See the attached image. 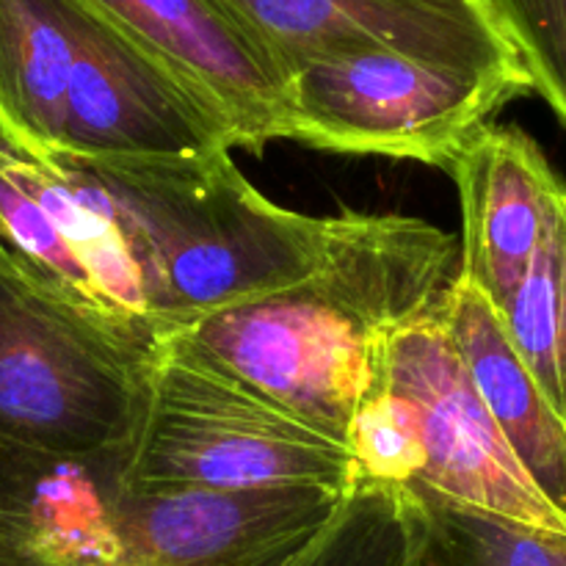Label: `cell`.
<instances>
[{"label": "cell", "mask_w": 566, "mask_h": 566, "mask_svg": "<svg viewBox=\"0 0 566 566\" xmlns=\"http://www.w3.org/2000/svg\"><path fill=\"white\" fill-rule=\"evenodd\" d=\"M72 160L114 205L164 343L216 310L307 280L329 252L332 219L274 205L230 153Z\"/></svg>", "instance_id": "7a4b0ae2"}, {"label": "cell", "mask_w": 566, "mask_h": 566, "mask_svg": "<svg viewBox=\"0 0 566 566\" xmlns=\"http://www.w3.org/2000/svg\"><path fill=\"white\" fill-rule=\"evenodd\" d=\"M348 490H202L130 479L125 528L142 566H291L329 525Z\"/></svg>", "instance_id": "30bf717a"}, {"label": "cell", "mask_w": 566, "mask_h": 566, "mask_svg": "<svg viewBox=\"0 0 566 566\" xmlns=\"http://www.w3.org/2000/svg\"><path fill=\"white\" fill-rule=\"evenodd\" d=\"M437 307L392 332L381 346V370L412 403L423 446V468L409 486L566 531V520L536 490L497 431Z\"/></svg>", "instance_id": "ba28073f"}, {"label": "cell", "mask_w": 566, "mask_h": 566, "mask_svg": "<svg viewBox=\"0 0 566 566\" xmlns=\"http://www.w3.org/2000/svg\"><path fill=\"white\" fill-rule=\"evenodd\" d=\"M291 566H412L401 486L354 484Z\"/></svg>", "instance_id": "e0dca14e"}, {"label": "cell", "mask_w": 566, "mask_h": 566, "mask_svg": "<svg viewBox=\"0 0 566 566\" xmlns=\"http://www.w3.org/2000/svg\"><path fill=\"white\" fill-rule=\"evenodd\" d=\"M462 205L459 276L497 310L556 227L566 182L531 136L486 125L451 164Z\"/></svg>", "instance_id": "4fadbf2b"}, {"label": "cell", "mask_w": 566, "mask_h": 566, "mask_svg": "<svg viewBox=\"0 0 566 566\" xmlns=\"http://www.w3.org/2000/svg\"><path fill=\"white\" fill-rule=\"evenodd\" d=\"M528 70L531 86L566 127V0H486Z\"/></svg>", "instance_id": "ac0fdd59"}, {"label": "cell", "mask_w": 566, "mask_h": 566, "mask_svg": "<svg viewBox=\"0 0 566 566\" xmlns=\"http://www.w3.org/2000/svg\"><path fill=\"white\" fill-rule=\"evenodd\" d=\"M130 475L147 486L352 490L354 459L280 403L160 346Z\"/></svg>", "instance_id": "277c9868"}, {"label": "cell", "mask_w": 566, "mask_h": 566, "mask_svg": "<svg viewBox=\"0 0 566 566\" xmlns=\"http://www.w3.org/2000/svg\"><path fill=\"white\" fill-rule=\"evenodd\" d=\"M158 354L94 324L0 249L3 442L55 453L130 446Z\"/></svg>", "instance_id": "3957f363"}, {"label": "cell", "mask_w": 566, "mask_h": 566, "mask_svg": "<svg viewBox=\"0 0 566 566\" xmlns=\"http://www.w3.org/2000/svg\"><path fill=\"white\" fill-rule=\"evenodd\" d=\"M232 147L235 127L208 94L81 0L59 158H197Z\"/></svg>", "instance_id": "52a82bcc"}, {"label": "cell", "mask_w": 566, "mask_h": 566, "mask_svg": "<svg viewBox=\"0 0 566 566\" xmlns=\"http://www.w3.org/2000/svg\"><path fill=\"white\" fill-rule=\"evenodd\" d=\"M130 453L0 440V566H142L125 528Z\"/></svg>", "instance_id": "8fae6325"}, {"label": "cell", "mask_w": 566, "mask_h": 566, "mask_svg": "<svg viewBox=\"0 0 566 566\" xmlns=\"http://www.w3.org/2000/svg\"><path fill=\"white\" fill-rule=\"evenodd\" d=\"M291 72L318 59L396 50L429 64L506 75L528 70L486 0H221ZM534 88V86H531Z\"/></svg>", "instance_id": "9c48e42d"}, {"label": "cell", "mask_w": 566, "mask_h": 566, "mask_svg": "<svg viewBox=\"0 0 566 566\" xmlns=\"http://www.w3.org/2000/svg\"><path fill=\"white\" fill-rule=\"evenodd\" d=\"M0 249L94 324L160 352L114 205L72 158H39L0 136Z\"/></svg>", "instance_id": "8992f818"}, {"label": "cell", "mask_w": 566, "mask_h": 566, "mask_svg": "<svg viewBox=\"0 0 566 566\" xmlns=\"http://www.w3.org/2000/svg\"><path fill=\"white\" fill-rule=\"evenodd\" d=\"M412 566H566V531L401 486Z\"/></svg>", "instance_id": "9a60e30c"}, {"label": "cell", "mask_w": 566, "mask_h": 566, "mask_svg": "<svg viewBox=\"0 0 566 566\" xmlns=\"http://www.w3.org/2000/svg\"><path fill=\"white\" fill-rule=\"evenodd\" d=\"M528 92L531 83L517 77L453 70L396 50L318 59L287 81L291 142L451 169L470 138Z\"/></svg>", "instance_id": "5b68a950"}, {"label": "cell", "mask_w": 566, "mask_h": 566, "mask_svg": "<svg viewBox=\"0 0 566 566\" xmlns=\"http://www.w3.org/2000/svg\"><path fill=\"white\" fill-rule=\"evenodd\" d=\"M457 274V238L429 221L332 216L313 276L216 310L164 346L348 446L385 340L431 313Z\"/></svg>", "instance_id": "6da1fadb"}, {"label": "cell", "mask_w": 566, "mask_h": 566, "mask_svg": "<svg viewBox=\"0 0 566 566\" xmlns=\"http://www.w3.org/2000/svg\"><path fill=\"white\" fill-rule=\"evenodd\" d=\"M497 318L517 357L566 420V202Z\"/></svg>", "instance_id": "2e32d148"}, {"label": "cell", "mask_w": 566, "mask_h": 566, "mask_svg": "<svg viewBox=\"0 0 566 566\" xmlns=\"http://www.w3.org/2000/svg\"><path fill=\"white\" fill-rule=\"evenodd\" d=\"M208 94L260 153L291 138L287 72L221 0H86Z\"/></svg>", "instance_id": "7c38bea8"}, {"label": "cell", "mask_w": 566, "mask_h": 566, "mask_svg": "<svg viewBox=\"0 0 566 566\" xmlns=\"http://www.w3.org/2000/svg\"><path fill=\"white\" fill-rule=\"evenodd\" d=\"M437 313L520 468L566 520V420L517 357L484 293L457 274Z\"/></svg>", "instance_id": "5bb4252c"}]
</instances>
